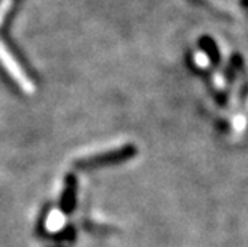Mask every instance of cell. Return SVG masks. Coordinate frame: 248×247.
<instances>
[{
  "label": "cell",
  "mask_w": 248,
  "mask_h": 247,
  "mask_svg": "<svg viewBox=\"0 0 248 247\" xmlns=\"http://www.w3.org/2000/svg\"><path fill=\"white\" fill-rule=\"evenodd\" d=\"M128 154V148H122L119 151H108L104 154H96L94 157H90V159L85 161H80L78 164L80 165H93V164H104V162H115V161H120L126 157Z\"/></svg>",
  "instance_id": "obj_2"
},
{
  "label": "cell",
  "mask_w": 248,
  "mask_h": 247,
  "mask_svg": "<svg viewBox=\"0 0 248 247\" xmlns=\"http://www.w3.org/2000/svg\"><path fill=\"white\" fill-rule=\"evenodd\" d=\"M0 63H2V65L5 66V69L13 76V79L16 81V83L23 88V90H26L28 93H31L34 90V85L31 83L28 76L24 74V71H21L19 65L15 61V58L10 55V51L5 49L2 44H0Z\"/></svg>",
  "instance_id": "obj_1"
}]
</instances>
